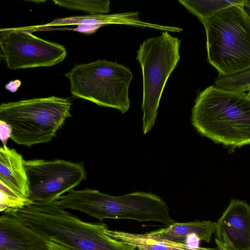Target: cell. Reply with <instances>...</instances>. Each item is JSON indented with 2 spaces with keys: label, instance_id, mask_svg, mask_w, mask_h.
Returning a JSON list of instances; mask_svg holds the SVG:
<instances>
[{
  "label": "cell",
  "instance_id": "obj_2",
  "mask_svg": "<svg viewBox=\"0 0 250 250\" xmlns=\"http://www.w3.org/2000/svg\"><path fill=\"white\" fill-rule=\"evenodd\" d=\"M191 123L200 134L224 146L250 145V98L244 92L209 86L195 100Z\"/></svg>",
  "mask_w": 250,
  "mask_h": 250
},
{
  "label": "cell",
  "instance_id": "obj_12",
  "mask_svg": "<svg viewBox=\"0 0 250 250\" xmlns=\"http://www.w3.org/2000/svg\"><path fill=\"white\" fill-rule=\"evenodd\" d=\"M25 160L15 149L0 148V181L20 195L28 199L29 188Z\"/></svg>",
  "mask_w": 250,
  "mask_h": 250
},
{
  "label": "cell",
  "instance_id": "obj_21",
  "mask_svg": "<svg viewBox=\"0 0 250 250\" xmlns=\"http://www.w3.org/2000/svg\"><path fill=\"white\" fill-rule=\"evenodd\" d=\"M100 27H101V26L99 25L91 26L80 25H78L76 28L74 29V30L79 32L89 34L96 32Z\"/></svg>",
  "mask_w": 250,
  "mask_h": 250
},
{
  "label": "cell",
  "instance_id": "obj_8",
  "mask_svg": "<svg viewBox=\"0 0 250 250\" xmlns=\"http://www.w3.org/2000/svg\"><path fill=\"white\" fill-rule=\"evenodd\" d=\"M28 199L33 203H51L73 189L86 178L83 166L62 159L25 161Z\"/></svg>",
  "mask_w": 250,
  "mask_h": 250
},
{
  "label": "cell",
  "instance_id": "obj_16",
  "mask_svg": "<svg viewBox=\"0 0 250 250\" xmlns=\"http://www.w3.org/2000/svg\"><path fill=\"white\" fill-rule=\"evenodd\" d=\"M178 1L189 12L196 16L204 24L219 12L234 5L243 4L245 0H178Z\"/></svg>",
  "mask_w": 250,
  "mask_h": 250
},
{
  "label": "cell",
  "instance_id": "obj_22",
  "mask_svg": "<svg viewBox=\"0 0 250 250\" xmlns=\"http://www.w3.org/2000/svg\"><path fill=\"white\" fill-rule=\"evenodd\" d=\"M21 84V82L19 80L12 81L5 85V88L11 92H15L20 86Z\"/></svg>",
  "mask_w": 250,
  "mask_h": 250
},
{
  "label": "cell",
  "instance_id": "obj_14",
  "mask_svg": "<svg viewBox=\"0 0 250 250\" xmlns=\"http://www.w3.org/2000/svg\"><path fill=\"white\" fill-rule=\"evenodd\" d=\"M139 13L137 12H128L112 15H97L85 17H73L59 19L53 21L50 25H72L77 24L101 27L110 24H119L133 25L144 27H151L164 30V25L154 24L141 21Z\"/></svg>",
  "mask_w": 250,
  "mask_h": 250
},
{
  "label": "cell",
  "instance_id": "obj_25",
  "mask_svg": "<svg viewBox=\"0 0 250 250\" xmlns=\"http://www.w3.org/2000/svg\"><path fill=\"white\" fill-rule=\"evenodd\" d=\"M248 97L250 98V89H249V90L248 91V93H247Z\"/></svg>",
  "mask_w": 250,
  "mask_h": 250
},
{
  "label": "cell",
  "instance_id": "obj_5",
  "mask_svg": "<svg viewBox=\"0 0 250 250\" xmlns=\"http://www.w3.org/2000/svg\"><path fill=\"white\" fill-rule=\"evenodd\" d=\"M71 106L68 99L54 96L2 103L0 120L10 126L11 140L30 147L51 141L71 116Z\"/></svg>",
  "mask_w": 250,
  "mask_h": 250
},
{
  "label": "cell",
  "instance_id": "obj_10",
  "mask_svg": "<svg viewBox=\"0 0 250 250\" xmlns=\"http://www.w3.org/2000/svg\"><path fill=\"white\" fill-rule=\"evenodd\" d=\"M214 232L219 250H250V205L231 199L215 222Z\"/></svg>",
  "mask_w": 250,
  "mask_h": 250
},
{
  "label": "cell",
  "instance_id": "obj_26",
  "mask_svg": "<svg viewBox=\"0 0 250 250\" xmlns=\"http://www.w3.org/2000/svg\"><path fill=\"white\" fill-rule=\"evenodd\" d=\"M136 250H140L136 249Z\"/></svg>",
  "mask_w": 250,
  "mask_h": 250
},
{
  "label": "cell",
  "instance_id": "obj_20",
  "mask_svg": "<svg viewBox=\"0 0 250 250\" xmlns=\"http://www.w3.org/2000/svg\"><path fill=\"white\" fill-rule=\"evenodd\" d=\"M0 139L3 146H6V143L9 138H10L12 134V129L10 126L5 122L0 120Z\"/></svg>",
  "mask_w": 250,
  "mask_h": 250
},
{
  "label": "cell",
  "instance_id": "obj_6",
  "mask_svg": "<svg viewBox=\"0 0 250 250\" xmlns=\"http://www.w3.org/2000/svg\"><path fill=\"white\" fill-rule=\"evenodd\" d=\"M72 94L100 106L127 111L133 74L130 68L105 59L77 65L65 74Z\"/></svg>",
  "mask_w": 250,
  "mask_h": 250
},
{
  "label": "cell",
  "instance_id": "obj_23",
  "mask_svg": "<svg viewBox=\"0 0 250 250\" xmlns=\"http://www.w3.org/2000/svg\"><path fill=\"white\" fill-rule=\"evenodd\" d=\"M49 250H73L52 241L47 243Z\"/></svg>",
  "mask_w": 250,
  "mask_h": 250
},
{
  "label": "cell",
  "instance_id": "obj_1",
  "mask_svg": "<svg viewBox=\"0 0 250 250\" xmlns=\"http://www.w3.org/2000/svg\"><path fill=\"white\" fill-rule=\"evenodd\" d=\"M47 241L73 250H136L109 236L104 223L86 222L60 206L58 201L33 203L7 213Z\"/></svg>",
  "mask_w": 250,
  "mask_h": 250
},
{
  "label": "cell",
  "instance_id": "obj_13",
  "mask_svg": "<svg viewBox=\"0 0 250 250\" xmlns=\"http://www.w3.org/2000/svg\"><path fill=\"white\" fill-rule=\"evenodd\" d=\"M215 222L210 221L175 222L166 228L148 232L152 236L172 242L184 244L188 237L197 235L201 241L209 243L214 232Z\"/></svg>",
  "mask_w": 250,
  "mask_h": 250
},
{
  "label": "cell",
  "instance_id": "obj_11",
  "mask_svg": "<svg viewBox=\"0 0 250 250\" xmlns=\"http://www.w3.org/2000/svg\"><path fill=\"white\" fill-rule=\"evenodd\" d=\"M48 242L13 216H0V250H49Z\"/></svg>",
  "mask_w": 250,
  "mask_h": 250
},
{
  "label": "cell",
  "instance_id": "obj_17",
  "mask_svg": "<svg viewBox=\"0 0 250 250\" xmlns=\"http://www.w3.org/2000/svg\"><path fill=\"white\" fill-rule=\"evenodd\" d=\"M53 2L67 9L83 11L91 15H104L110 11V1L108 0H62Z\"/></svg>",
  "mask_w": 250,
  "mask_h": 250
},
{
  "label": "cell",
  "instance_id": "obj_7",
  "mask_svg": "<svg viewBox=\"0 0 250 250\" xmlns=\"http://www.w3.org/2000/svg\"><path fill=\"white\" fill-rule=\"evenodd\" d=\"M181 40L165 31L161 35L145 40L137 51L143 76L142 130L147 133L153 126L167 82L180 56Z\"/></svg>",
  "mask_w": 250,
  "mask_h": 250
},
{
  "label": "cell",
  "instance_id": "obj_24",
  "mask_svg": "<svg viewBox=\"0 0 250 250\" xmlns=\"http://www.w3.org/2000/svg\"><path fill=\"white\" fill-rule=\"evenodd\" d=\"M242 6L245 12L250 18V0H245Z\"/></svg>",
  "mask_w": 250,
  "mask_h": 250
},
{
  "label": "cell",
  "instance_id": "obj_15",
  "mask_svg": "<svg viewBox=\"0 0 250 250\" xmlns=\"http://www.w3.org/2000/svg\"><path fill=\"white\" fill-rule=\"evenodd\" d=\"M106 233L111 237L140 250H219L200 247L191 248L184 244L163 240L145 233H133L120 230H111L108 229Z\"/></svg>",
  "mask_w": 250,
  "mask_h": 250
},
{
  "label": "cell",
  "instance_id": "obj_9",
  "mask_svg": "<svg viewBox=\"0 0 250 250\" xmlns=\"http://www.w3.org/2000/svg\"><path fill=\"white\" fill-rule=\"evenodd\" d=\"M0 46L7 66L12 70L49 67L62 62L65 48L21 28H1Z\"/></svg>",
  "mask_w": 250,
  "mask_h": 250
},
{
  "label": "cell",
  "instance_id": "obj_18",
  "mask_svg": "<svg viewBox=\"0 0 250 250\" xmlns=\"http://www.w3.org/2000/svg\"><path fill=\"white\" fill-rule=\"evenodd\" d=\"M0 211L7 213L9 211L21 208L33 202L24 198L0 181Z\"/></svg>",
  "mask_w": 250,
  "mask_h": 250
},
{
  "label": "cell",
  "instance_id": "obj_19",
  "mask_svg": "<svg viewBox=\"0 0 250 250\" xmlns=\"http://www.w3.org/2000/svg\"><path fill=\"white\" fill-rule=\"evenodd\" d=\"M214 85L225 89L248 91L250 89V69L233 75L219 76Z\"/></svg>",
  "mask_w": 250,
  "mask_h": 250
},
{
  "label": "cell",
  "instance_id": "obj_4",
  "mask_svg": "<svg viewBox=\"0 0 250 250\" xmlns=\"http://www.w3.org/2000/svg\"><path fill=\"white\" fill-rule=\"evenodd\" d=\"M242 5L228 7L203 24L208 60L219 76L250 69V18Z\"/></svg>",
  "mask_w": 250,
  "mask_h": 250
},
{
  "label": "cell",
  "instance_id": "obj_3",
  "mask_svg": "<svg viewBox=\"0 0 250 250\" xmlns=\"http://www.w3.org/2000/svg\"><path fill=\"white\" fill-rule=\"evenodd\" d=\"M59 203L64 209L80 211L100 221L131 219L156 222L167 226L175 222L165 202L151 193L138 191L113 196L85 188L70 190L61 197Z\"/></svg>",
  "mask_w": 250,
  "mask_h": 250
}]
</instances>
